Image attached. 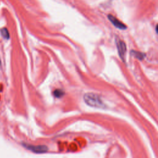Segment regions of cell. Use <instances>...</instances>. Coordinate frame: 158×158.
Masks as SVG:
<instances>
[{
	"mask_svg": "<svg viewBox=\"0 0 158 158\" xmlns=\"http://www.w3.org/2000/svg\"><path fill=\"white\" fill-rule=\"evenodd\" d=\"M131 53L132 54V55L134 56L135 57H137V58H138V59L140 60H142L145 57V55L143 53H140V52H138V51H132V52H131Z\"/></svg>",
	"mask_w": 158,
	"mask_h": 158,
	"instance_id": "8992f818",
	"label": "cell"
},
{
	"mask_svg": "<svg viewBox=\"0 0 158 158\" xmlns=\"http://www.w3.org/2000/svg\"><path fill=\"white\" fill-rule=\"evenodd\" d=\"M84 101L87 105L96 108H105V105L98 95L93 93H88L83 96Z\"/></svg>",
	"mask_w": 158,
	"mask_h": 158,
	"instance_id": "6da1fadb",
	"label": "cell"
},
{
	"mask_svg": "<svg viewBox=\"0 0 158 158\" xmlns=\"http://www.w3.org/2000/svg\"><path fill=\"white\" fill-rule=\"evenodd\" d=\"M24 146L27 149H28L30 151L35 153H43L47 152L48 151V147L45 145H37L34 146L31 145H27V144H24Z\"/></svg>",
	"mask_w": 158,
	"mask_h": 158,
	"instance_id": "3957f363",
	"label": "cell"
},
{
	"mask_svg": "<svg viewBox=\"0 0 158 158\" xmlns=\"http://www.w3.org/2000/svg\"><path fill=\"white\" fill-rule=\"evenodd\" d=\"M116 46L117 48V51L119 55L120 56L122 61H125V54L127 51V47L126 45L124 43V41H122L119 38L116 39Z\"/></svg>",
	"mask_w": 158,
	"mask_h": 158,
	"instance_id": "7a4b0ae2",
	"label": "cell"
},
{
	"mask_svg": "<svg viewBox=\"0 0 158 158\" xmlns=\"http://www.w3.org/2000/svg\"><path fill=\"white\" fill-rule=\"evenodd\" d=\"M0 65H1V60H0Z\"/></svg>",
	"mask_w": 158,
	"mask_h": 158,
	"instance_id": "ba28073f",
	"label": "cell"
},
{
	"mask_svg": "<svg viewBox=\"0 0 158 158\" xmlns=\"http://www.w3.org/2000/svg\"><path fill=\"white\" fill-rule=\"evenodd\" d=\"M53 95L56 98H61L64 96V92L63 90L61 89H56L53 91Z\"/></svg>",
	"mask_w": 158,
	"mask_h": 158,
	"instance_id": "52a82bcc",
	"label": "cell"
},
{
	"mask_svg": "<svg viewBox=\"0 0 158 158\" xmlns=\"http://www.w3.org/2000/svg\"><path fill=\"white\" fill-rule=\"evenodd\" d=\"M1 34L2 37L6 40H8L10 37L8 30H7L6 28H3L1 30Z\"/></svg>",
	"mask_w": 158,
	"mask_h": 158,
	"instance_id": "5b68a950",
	"label": "cell"
},
{
	"mask_svg": "<svg viewBox=\"0 0 158 158\" xmlns=\"http://www.w3.org/2000/svg\"><path fill=\"white\" fill-rule=\"evenodd\" d=\"M107 17H108L110 22L116 28L121 30H125L127 29V27L125 26V24H123L122 22H121L120 21H119L117 19H116L113 16H112V15H108V16H107Z\"/></svg>",
	"mask_w": 158,
	"mask_h": 158,
	"instance_id": "277c9868",
	"label": "cell"
}]
</instances>
